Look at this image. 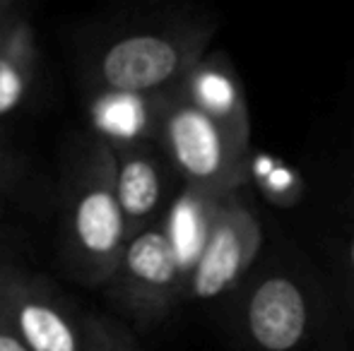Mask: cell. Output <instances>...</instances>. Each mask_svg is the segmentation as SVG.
<instances>
[{
	"instance_id": "17",
	"label": "cell",
	"mask_w": 354,
	"mask_h": 351,
	"mask_svg": "<svg viewBox=\"0 0 354 351\" xmlns=\"http://www.w3.org/2000/svg\"><path fill=\"white\" fill-rule=\"evenodd\" d=\"M5 176H8V169H5V161H3V157H0V190H3Z\"/></svg>"
},
{
	"instance_id": "5",
	"label": "cell",
	"mask_w": 354,
	"mask_h": 351,
	"mask_svg": "<svg viewBox=\"0 0 354 351\" xmlns=\"http://www.w3.org/2000/svg\"><path fill=\"white\" fill-rule=\"evenodd\" d=\"M109 286L116 303L142 328L167 320L186 299V277L162 224H149L131 236Z\"/></svg>"
},
{
	"instance_id": "10",
	"label": "cell",
	"mask_w": 354,
	"mask_h": 351,
	"mask_svg": "<svg viewBox=\"0 0 354 351\" xmlns=\"http://www.w3.org/2000/svg\"><path fill=\"white\" fill-rule=\"evenodd\" d=\"M116 192L133 234L154 224L167 197V174L152 145L113 150Z\"/></svg>"
},
{
	"instance_id": "2",
	"label": "cell",
	"mask_w": 354,
	"mask_h": 351,
	"mask_svg": "<svg viewBox=\"0 0 354 351\" xmlns=\"http://www.w3.org/2000/svg\"><path fill=\"white\" fill-rule=\"evenodd\" d=\"M133 231L116 192V157L99 142L75 183L66 221L71 272L92 286L111 284Z\"/></svg>"
},
{
	"instance_id": "15",
	"label": "cell",
	"mask_w": 354,
	"mask_h": 351,
	"mask_svg": "<svg viewBox=\"0 0 354 351\" xmlns=\"http://www.w3.org/2000/svg\"><path fill=\"white\" fill-rule=\"evenodd\" d=\"M0 351H29L12 332H10V328L3 320H0Z\"/></svg>"
},
{
	"instance_id": "6",
	"label": "cell",
	"mask_w": 354,
	"mask_h": 351,
	"mask_svg": "<svg viewBox=\"0 0 354 351\" xmlns=\"http://www.w3.org/2000/svg\"><path fill=\"white\" fill-rule=\"evenodd\" d=\"M263 255V224L243 190L227 195L186 284V299L210 303L232 296Z\"/></svg>"
},
{
	"instance_id": "3",
	"label": "cell",
	"mask_w": 354,
	"mask_h": 351,
	"mask_svg": "<svg viewBox=\"0 0 354 351\" xmlns=\"http://www.w3.org/2000/svg\"><path fill=\"white\" fill-rule=\"evenodd\" d=\"M212 27L131 32L109 41L94 61V85L131 94H176L205 58Z\"/></svg>"
},
{
	"instance_id": "4",
	"label": "cell",
	"mask_w": 354,
	"mask_h": 351,
	"mask_svg": "<svg viewBox=\"0 0 354 351\" xmlns=\"http://www.w3.org/2000/svg\"><path fill=\"white\" fill-rule=\"evenodd\" d=\"M159 145L183 183L198 190L224 197L251 181V142L198 111L178 92L164 113Z\"/></svg>"
},
{
	"instance_id": "11",
	"label": "cell",
	"mask_w": 354,
	"mask_h": 351,
	"mask_svg": "<svg viewBox=\"0 0 354 351\" xmlns=\"http://www.w3.org/2000/svg\"><path fill=\"white\" fill-rule=\"evenodd\" d=\"M224 197L183 185V190L169 202L164 219L159 221L164 226V231H167L169 241H171V248L176 253L183 277H186V284L198 258H201L203 248H205L207 236H210Z\"/></svg>"
},
{
	"instance_id": "7",
	"label": "cell",
	"mask_w": 354,
	"mask_h": 351,
	"mask_svg": "<svg viewBox=\"0 0 354 351\" xmlns=\"http://www.w3.org/2000/svg\"><path fill=\"white\" fill-rule=\"evenodd\" d=\"M0 320L29 351H84V318L46 279L0 265Z\"/></svg>"
},
{
	"instance_id": "14",
	"label": "cell",
	"mask_w": 354,
	"mask_h": 351,
	"mask_svg": "<svg viewBox=\"0 0 354 351\" xmlns=\"http://www.w3.org/2000/svg\"><path fill=\"white\" fill-rule=\"evenodd\" d=\"M340 299L354 330V217L350 221V236L345 241L340 260Z\"/></svg>"
},
{
	"instance_id": "8",
	"label": "cell",
	"mask_w": 354,
	"mask_h": 351,
	"mask_svg": "<svg viewBox=\"0 0 354 351\" xmlns=\"http://www.w3.org/2000/svg\"><path fill=\"white\" fill-rule=\"evenodd\" d=\"M176 94H131L97 87L87 101V121L102 145L111 150L159 145L164 113Z\"/></svg>"
},
{
	"instance_id": "9",
	"label": "cell",
	"mask_w": 354,
	"mask_h": 351,
	"mask_svg": "<svg viewBox=\"0 0 354 351\" xmlns=\"http://www.w3.org/2000/svg\"><path fill=\"white\" fill-rule=\"evenodd\" d=\"M178 97L217 121L241 140L251 142V116L241 80L224 53L205 56L178 87Z\"/></svg>"
},
{
	"instance_id": "16",
	"label": "cell",
	"mask_w": 354,
	"mask_h": 351,
	"mask_svg": "<svg viewBox=\"0 0 354 351\" xmlns=\"http://www.w3.org/2000/svg\"><path fill=\"white\" fill-rule=\"evenodd\" d=\"M10 3H12V0H0V24H3L5 19L10 17V14H8V10H10Z\"/></svg>"
},
{
	"instance_id": "13",
	"label": "cell",
	"mask_w": 354,
	"mask_h": 351,
	"mask_svg": "<svg viewBox=\"0 0 354 351\" xmlns=\"http://www.w3.org/2000/svg\"><path fill=\"white\" fill-rule=\"evenodd\" d=\"M84 351H142L131 334L104 318H84Z\"/></svg>"
},
{
	"instance_id": "12",
	"label": "cell",
	"mask_w": 354,
	"mask_h": 351,
	"mask_svg": "<svg viewBox=\"0 0 354 351\" xmlns=\"http://www.w3.org/2000/svg\"><path fill=\"white\" fill-rule=\"evenodd\" d=\"M37 34L24 17L0 24V121L22 108L37 75Z\"/></svg>"
},
{
	"instance_id": "1",
	"label": "cell",
	"mask_w": 354,
	"mask_h": 351,
	"mask_svg": "<svg viewBox=\"0 0 354 351\" xmlns=\"http://www.w3.org/2000/svg\"><path fill=\"white\" fill-rule=\"evenodd\" d=\"M229 330L239 351H354L340 294L292 248L261 255L229 296Z\"/></svg>"
}]
</instances>
